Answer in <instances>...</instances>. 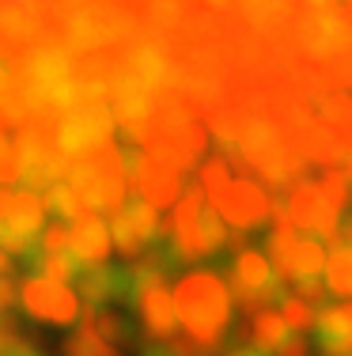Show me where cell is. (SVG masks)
<instances>
[{
	"mask_svg": "<svg viewBox=\"0 0 352 356\" xmlns=\"http://www.w3.org/2000/svg\"><path fill=\"white\" fill-rule=\"evenodd\" d=\"M208 205L224 216V224H231L235 232H250V227H262L269 220V193L262 190V182L254 178H239L228 182L216 197H208Z\"/></svg>",
	"mask_w": 352,
	"mask_h": 356,
	"instance_id": "7a4b0ae2",
	"label": "cell"
},
{
	"mask_svg": "<svg viewBox=\"0 0 352 356\" xmlns=\"http://www.w3.org/2000/svg\"><path fill=\"white\" fill-rule=\"evenodd\" d=\"M276 356H311V341L299 334H288L280 345H276Z\"/></svg>",
	"mask_w": 352,
	"mask_h": 356,
	"instance_id": "d4e9b609",
	"label": "cell"
},
{
	"mask_svg": "<svg viewBox=\"0 0 352 356\" xmlns=\"http://www.w3.org/2000/svg\"><path fill=\"white\" fill-rule=\"evenodd\" d=\"M284 209H288L292 224L311 232L315 220H318V209H322V190H318V182H296L288 193V201H284Z\"/></svg>",
	"mask_w": 352,
	"mask_h": 356,
	"instance_id": "7c38bea8",
	"label": "cell"
},
{
	"mask_svg": "<svg viewBox=\"0 0 352 356\" xmlns=\"http://www.w3.org/2000/svg\"><path fill=\"white\" fill-rule=\"evenodd\" d=\"M137 356H182L178 341H137Z\"/></svg>",
	"mask_w": 352,
	"mask_h": 356,
	"instance_id": "cb8c5ba5",
	"label": "cell"
},
{
	"mask_svg": "<svg viewBox=\"0 0 352 356\" xmlns=\"http://www.w3.org/2000/svg\"><path fill=\"white\" fill-rule=\"evenodd\" d=\"M83 315L91 318V326H95V334L103 337V341H110L114 349H133V345L140 341V330H133V322L121 315V311L114 307H80Z\"/></svg>",
	"mask_w": 352,
	"mask_h": 356,
	"instance_id": "9c48e42d",
	"label": "cell"
},
{
	"mask_svg": "<svg viewBox=\"0 0 352 356\" xmlns=\"http://www.w3.org/2000/svg\"><path fill=\"white\" fill-rule=\"evenodd\" d=\"M228 182H231V163L224 156L208 159V163L201 167V190H205V197H216Z\"/></svg>",
	"mask_w": 352,
	"mask_h": 356,
	"instance_id": "ac0fdd59",
	"label": "cell"
},
{
	"mask_svg": "<svg viewBox=\"0 0 352 356\" xmlns=\"http://www.w3.org/2000/svg\"><path fill=\"white\" fill-rule=\"evenodd\" d=\"M326 266V250H322V239H315V235H296V243H292L288 258H284L280 266V277H311L318 269Z\"/></svg>",
	"mask_w": 352,
	"mask_h": 356,
	"instance_id": "8fae6325",
	"label": "cell"
},
{
	"mask_svg": "<svg viewBox=\"0 0 352 356\" xmlns=\"http://www.w3.org/2000/svg\"><path fill=\"white\" fill-rule=\"evenodd\" d=\"M15 296H19V288H15V277H12V273H0V318H12Z\"/></svg>",
	"mask_w": 352,
	"mask_h": 356,
	"instance_id": "603a6c76",
	"label": "cell"
},
{
	"mask_svg": "<svg viewBox=\"0 0 352 356\" xmlns=\"http://www.w3.org/2000/svg\"><path fill=\"white\" fill-rule=\"evenodd\" d=\"M318 190H322V197L330 201L333 209H341V213L352 205V178H349L345 171H337V167H330V171L322 175Z\"/></svg>",
	"mask_w": 352,
	"mask_h": 356,
	"instance_id": "2e32d148",
	"label": "cell"
},
{
	"mask_svg": "<svg viewBox=\"0 0 352 356\" xmlns=\"http://www.w3.org/2000/svg\"><path fill=\"white\" fill-rule=\"evenodd\" d=\"M315 315H318V311H315L307 300H299L296 292H292V296H280V318L288 322V330H296V334L315 330Z\"/></svg>",
	"mask_w": 352,
	"mask_h": 356,
	"instance_id": "e0dca14e",
	"label": "cell"
},
{
	"mask_svg": "<svg viewBox=\"0 0 352 356\" xmlns=\"http://www.w3.org/2000/svg\"><path fill=\"white\" fill-rule=\"evenodd\" d=\"M133 303H137L144 341H171V337H178V315H174V300L167 292V281L140 284Z\"/></svg>",
	"mask_w": 352,
	"mask_h": 356,
	"instance_id": "277c9868",
	"label": "cell"
},
{
	"mask_svg": "<svg viewBox=\"0 0 352 356\" xmlns=\"http://www.w3.org/2000/svg\"><path fill=\"white\" fill-rule=\"evenodd\" d=\"M65 353L69 356H121V349H114L110 341H103V337L95 334V326H91V318L83 315V311L76 318V330L65 337Z\"/></svg>",
	"mask_w": 352,
	"mask_h": 356,
	"instance_id": "4fadbf2b",
	"label": "cell"
},
{
	"mask_svg": "<svg viewBox=\"0 0 352 356\" xmlns=\"http://www.w3.org/2000/svg\"><path fill=\"white\" fill-rule=\"evenodd\" d=\"M0 273H8V254L0 250Z\"/></svg>",
	"mask_w": 352,
	"mask_h": 356,
	"instance_id": "4316f807",
	"label": "cell"
},
{
	"mask_svg": "<svg viewBox=\"0 0 352 356\" xmlns=\"http://www.w3.org/2000/svg\"><path fill=\"white\" fill-rule=\"evenodd\" d=\"M106 227H110V247H114V250H121L129 261H133V258H140V254L148 250V243L137 235V227H133V220L125 216V209L110 213V224H106Z\"/></svg>",
	"mask_w": 352,
	"mask_h": 356,
	"instance_id": "9a60e30c",
	"label": "cell"
},
{
	"mask_svg": "<svg viewBox=\"0 0 352 356\" xmlns=\"http://www.w3.org/2000/svg\"><path fill=\"white\" fill-rule=\"evenodd\" d=\"M220 356H269V353H262L250 341H235V345H228V349H220Z\"/></svg>",
	"mask_w": 352,
	"mask_h": 356,
	"instance_id": "484cf974",
	"label": "cell"
},
{
	"mask_svg": "<svg viewBox=\"0 0 352 356\" xmlns=\"http://www.w3.org/2000/svg\"><path fill=\"white\" fill-rule=\"evenodd\" d=\"M292 330H288V322L280 318V311H254L246 322L239 326V334H235V341H250V345H258L262 353H269L276 349V345L288 337Z\"/></svg>",
	"mask_w": 352,
	"mask_h": 356,
	"instance_id": "ba28073f",
	"label": "cell"
},
{
	"mask_svg": "<svg viewBox=\"0 0 352 356\" xmlns=\"http://www.w3.org/2000/svg\"><path fill=\"white\" fill-rule=\"evenodd\" d=\"M174 315H178L186 337L208 345H224L231 326V292L220 273L212 269H190L174 288Z\"/></svg>",
	"mask_w": 352,
	"mask_h": 356,
	"instance_id": "6da1fadb",
	"label": "cell"
},
{
	"mask_svg": "<svg viewBox=\"0 0 352 356\" xmlns=\"http://www.w3.org/2000/svg\"><path fill=\"white\" fill-rule=\"evenodd\" d=\"M46 197H38L35 190H15L8 197V213H4V224L15 227L23 235H38L42 232V220H46Z\"/></svg>",
	"mask_w": 352,
	"mask_h": 356,
	"instance_id": "30bf717a",
	"label": "cell"
},
{
	"mask_svg": "<svg viewBox=\"0 0 352 356\" xmlns=\"http://www.w3.org/2000/svg\"><path fill=\"white\" fill-rule=\"evenodd\" d=\"M296 235H299V227L284 224V227H273V235L265 239V247H269V258H273L276 273H280V266H284V258H288V250H292V243H296Z\"/></svg>",
	"mask_w": 352,
	"mask_h": 356,
	"instance_id": "d6986e66",
	"label": "cell"
},
{
	"mask_svg": "<svg viewBox=\"0 0 352 356\" xmlns=\"http://www.w3.org/2000/svg\"><path fill=\"white\" fill-rule=\"evenodd\" d=\"M106 137H110V114H106L103 106H87V110H76V118H72L69 125L61 129V152L65 156H83V152L99 148Z\"/></svg>",
	"mask_w": 352,
	"mask_h": 356,
	"instance_id": "5b68a950",
	"label": "cell"
},
{
	"mask_svg": "<svg viewBox=\"0 0 352 356\" xmlns=\"http://www.w3.org/2000/svg\"><path fill=\"white\" fill-rule=\"evenodd\" d=\"M292 284H296V296H299V300H307L311 307H322V303H326V284L318 281V273H311V277H296Z\"/></svg>",
	"mask_w": 352,
	"mask_h": 356,
	"instance_id": "ffe728a7",
	"label": "cell"
},
{
	"mask_svg": "<svg viewBox=\"0 0 352 356\" xmlns=\"http://www.w3.org/2000/svg\"><path fill=\"white\" fill-rule=\"evenodd\" d=\"M315 341L322 356H345L352 353V318L345 315V307H326L315 315Z\"/></svg>",
	"mask_w": 352,
	"mask_h": 356,
	"instance_id": "52a82bcc",
	"label": "cell"
},
{
	"mask_svg": "<svg viewBox=\"0 0 352 356\" xmlns=\"http://www.w3.org/2000/svg\"><path fill=\"white\" fill-rule=\"evenodd\" d=\"M322 269H326V292L341 296V300H352V247L337 243Z\"/></svg>",
	"mask_w": 352,
	"mask_h": 356,
	"instance_id": "5bb4252c",
	"label": "cell"
},
{
	"mask_svg": "<svg viewBox=\"0 0 352 356\" xmlns=\"http://www.w3.org/2000/svg\"><path fill=\"white\" fill-rule=\"evenodd\" d=\"M0 356H46V349H42V345H38L31 334L15 330V334H12V341L4 345V353H0Z\"/></svg>",
	"mask_w": 352,
	"mask_h": 356,
	"instance_id": "7402d4cb",
	"label": "cell"
},
{
	"mask_svg": "<svg viewBox=\"0 0 352 356\" xmlns=\"http://www.w3.org/2000/svg\"><path fill=\"white\" fill-rule=\"evenodd\" d=\"M38 250H42V254H72V250H69V227H61V224L46 227V232H42Z\"/></svg>",
	"mask_w": 352,
	"mask_h": 356,
	"instance_id": "44dd1931",
	"label": "cell"
},
{
	"mask_svg": "<svg viewBox=\"0 0 352 356\" xmlns=\"http://www.w3.org/2000/svg\"><path fill=\"white\" fill-rule=\"evenodd\" d=\"M19 300L31 318L49 322V326H76L80 307H83L72 288H65L61 281H46V277H31L19 288Z\"/></svg>",
	"mask_w": 352,
	"mask_h": 356,
	"instance_id": "3957f363",
	"label": "cell"
},
{
	"mask_svg": "<svg viewBox=\"0 0 352 356\" xmlns=\"http://www.w3.org/2000/svg\"><path fill=\"white\" fill-rule=\"evenodd\" d=\"M69 250H72L76 261H83V266H91V261H106V254H110V227H106V220L99 216L95 209H83V213L72 220Z\"/></svg>",
	"mask_w": 352,
	"mask_h": 356,
	"instance_id": "8992f818",
	"label": "cell"
}]
</instances>
